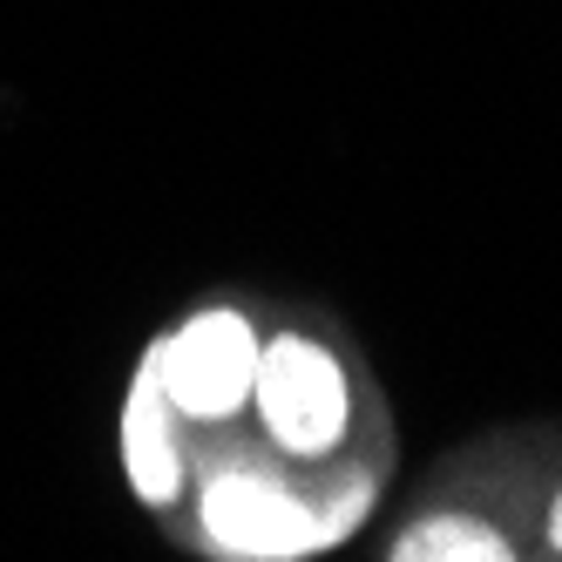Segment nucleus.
I'll list each match as a JSON object with an SVG mask.
<instances>
[{
	"label": "nucleus",
	"instance_id": "3",
	"mask_svg": "<svg viewBox=\"0 0 562 562\" xmlns=\"http://www.w3.org/2000/svg\"><path fill=\"white\" fill-rule=\"evenodd\" d=\"M258 318L245 305H204L177 318L170 333L149 339V373L190 427H231L251 414V380H258Z\"/></svg>",
	"mask_w": 562,
	"mask_h": 562
},
{
	"label": "nucleus",
	"instance_id": "1",
	"mask_svg": "<svg viewBox=\"0 0 562 562\" xmlns=\"http://www.w3.org/2000/svg\"><path fill=\"white\" fill-rule=\"evenodd\" d=\"M380 502V468H346L326 495H305L265 461H217L196 481V536L231 562H305L367 529Z\"/></svg>",
	"mask_w": 562,
	"mask_h": 562
},
{
	"label": "nucleus",
	"instance_id": "5",
	"mask_svg": "<svg viewBox=\"0 0 562 562\" xmlns=\"http://www.w3.org/2000/svg\"><path fill=\"white\" fill-rule=\"evenodd\" d=\"M393 562H515V536L474 508H427L386 549Z\"/></svg>",
	"mask_w": 562,
	"mask_h": 562
},
{
	"label": "nucleus",
	"instance_id": "6",
	"mask_svg": "<svg viewBox=\"0 0 562 562\" xmlns=\"http://www.w3.org/2000/svg\"><path fill=\"white\" fill-rule=\"evenodd\" d=\"M542 542H549V555H562V488L549 495V515H542Z\"/></svg>",
	"mask_w": 562,
	"mask_h": 562
},
{
	"label": "nucleus",
	"instance_id": "2",
	"mask_svg": "<svg viewBox=\"0 0 562 562\" xmlns=\"http://www.w3.org/2000/svg\"><path fill=\"white\" fill-rule=\"evenodd\" d=\"M352 414H359V386L333 339L299 333V326L265 333L258 380H251V420L271 454H285L299 468L333 461L352 434Z\"/></svg>",
	"mask_w": 562,
	"mask_h": 562
},
{
	"label": "nucleus",
	"instance_id": "4",
	"mask_svg": "<svg viewBox=\"0 0 562 562\" xmlns=\"http://www.w3.org/2000/svg\"><path fill=\"white\" fill-rule=\"evenodd\" d=\"M177 434H183L177 407L164 400V386H156L149 359H136L130 393H123V474H130L136 502H149V508H170L183 495V481H190Z\"/></svg>",
	"mask_w": 562,
	"mask_h": 562
}]
</instances>
